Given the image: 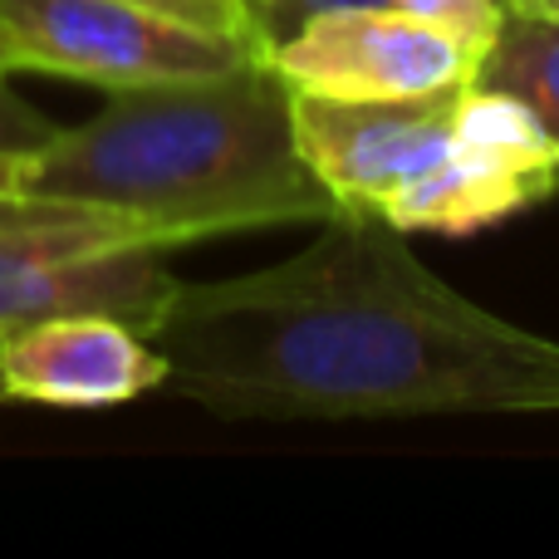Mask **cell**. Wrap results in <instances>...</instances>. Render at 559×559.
I'll return each instance as SVG.
<instances>
[{"label": "cell", "mask_w": 559, "mask_h": 559, "mask_svg": "<svg viewBox=\"0 0 559 559\" xmlns=\"http://www.w3.org/2000/svg\"><path fill=\"white\" fill-rule=\"evenodd\" d=\"M472 84L496 88L521 108H531L535 123L559 147V20L540 15V10L506 5L496 35L476 55Z\"/></svg>", "instance_id": "cell-9"}, {"label": "cell", "mask_w": 559, "mask_h": 559, "mask_svg": "<svg viewBox=\"0 0 559 559\" xmlns=\"http://www.w3.org/2000/svg\"><path fill=\"white\" fill-rule=\"evenodd\" d=\"M462 94L466 84L397 98L289 88L295 147L319 177V187L334 197V206L383 216L388 202L452 147Z\"/></svg>", "instance_id": "cell-6"}, {"label": "cell", "mask_w": 559, "mask_h": 559, "mask_svg": "<svg viewBox=\"0 0 559 559\" xmlns=\"http://www.w3.org/2000/svg\"><path fill=\"white\" fill-rule=\"evenodd\" d=\"M5 79L10 74H0V153L29 157V153H39V147L59 133V123L39 114L35 104H25V98H20Z\"/></svg>", "instance_id": "cell-12"}, {"label": "cell", "mask_w": 559, "mask_h": 559, "mask_svg": "<svg viewBox=\"0 0 559 559\" xmlns=\"http://www.w3.org/2000/svg\"><path fill=\"white\" fill-rule=\"evenodd\" d=\"M481 45L397 5L329 10L265 55L289 88L348 98H397L472 84Z\"/></svg>", "instance_id": "cell-7"}, {"label": "cell", "mask_w": 559, "mask_h": 559, "mask_svg": "<svg viewBox=\"0 0 559 559\" xmlns=\"http://www.w3.org/2000/svg\"><path fill=\"white\" fill-rule=\"evenodd\" d=\"M393 5L413 10V15H423V20H437V25H447V29H462V35L476 39L481 49L506 15V0H393Z\"/></svg>", "instance_id": "cell-11"}, {"label": "cell", "mask_w": 559, "mask_h": 559, "mask_svg": "<svg viewBox=\"0 0 559 559\" xmlns=\"http://www.w3.org/2000/svg\"><path fill=\"white\" fill-rule=\"evenodd\" d=\"M167 251L153 226L118 212L0 231V329L49 314H114L147 334L177 295Z\"/></svg>", "instance_id": "cell-4"}, {"label": "cell", "mask_w": 559, "mask_h": 559, "mask_svg": "<svg viewBox=\"0 0 559 559\" xmlns=\"http://www.w3.org/2000/svg\"><path fill=\"white\" fill-rule=\"evenodd\" d=\"M0 74H20V64H15V39H10L5 20H0Z\"/></svg>", "instance_id": "cell-16"}, {"label": "cell", "mask_w": 559, "mask_h": 559, "mask_svg": "<svg viewBox=\"0 0 559 559\" xmlns=\"http://www.w3.org/2000/svg\"><path fill=\"white\" fill-rule=\"evenodd\" d=\"M98 216L94 206H69V202H45V197L25 192H0V231H35V226H69Z\"/></svg>", "instance_id": "cell-13"}, {"label": "cell", "mask_w": 559, "mask_h": 559, "mask_svg": "<svg viewBox=\"0 0 559 559\" xmlns=\"http://www.w3.org/2000/svg\"><path fill=\"white\" fill-rule=\"evenodd\" d=\"M147 338L167 358L163 388L216 417L559 413V338L466 299L403 226L358 206H334L275 265L177 280Z\"/></svg>", "instance_id": "cell-1"}, {"label": "cell", "mask_w": 559, "mask_h": 559, "mask_svg": "<svg viewBox=\"0 0 559 559\" xmlns=\"http://www.w3.org/2000/svg\"><path fill=\"white\" fill-rule=\"evenodd\" d=\"M559 192V147L531 108L496 88L466 84L456 138L423 177L388 202V222L413 231L466 236Z\"/></svg>", "instance_id": "cell-5"}, {"label": "cell", "mask_w": 559, "mask_h": 559, "mask_svg": "<svg viewBox=\"0 0 559 559\" xmlns=\"http://www.w3.org/2000/svg\"><path fill=\"white\" fill-rule=\"evenodd\" d=\"M506 5H515V10H540V15H555V20H559V0H506Z\"/></svg>", "instance_id": "cell-17"}, {"label": "cell", "mask_w": 559, "mask_h": 559, "mask_svg": "<svg viewBox=\"0 0 559 559\" xmlns=\"http://www.w3.org/2000/svg\"><path fill=\"white\" fill-rule=\"evenodd\" d=\"M364 5H393V0H246V10H251V35H255L261 55H271L280 39H289L299 25L329 15V10H364Z\"/></svg>", "instance_id": "cell-10"}, {"label": "cell", "mask_w": 559, "mask_h": 559, "mask_svg": "<svg viewBox=\"0 0 559 559\" xmlns=\"http://www.w3.org/2000/svg\"><path fill=\"white\" fill-rule=\"evenodd\" d=\"M0 383L10 403L118 407L167 383V358L114 314H49L0 329Z\"/></svg>", "instance_id": "cell-8"}, {"label": "cell", "mask_w": 559, "mask_h": 559, "mask_svg": "<svg viewBox=\"0 0 559 559\" xmlns=\"http://www.w3.org/2000/svg\"><path fill=\"white\" fill-rule=\"evenodd\" d=\"M153 10H167L177 20H192V25H206V29H222V35H236V39H251V10L246 0H143ZM265 59V55H261Z\"/></svg>", "instance_id": "cell-14"}, {"label": "cell", "mask_w": 559, "mask_h": 559, "mask_svg": "<svg viewBox=\"0 0 559 559\" xmlns=\"http://www.w3.org/2000/svg\"><path fill=\"white\" fill-rule=\"evenodd\" d=\"M15 64L94 88L212 79L261 59L251 39L177 20L143 0H0Z\"/></svg>", "instance_id": "cell-3"}, {"label": "cell", "mask_w": 559, "mask_h": 559, "mask_svg": "<svg viewBox=\"0 0 559 559\" xmlns=\"http://www.w3.org/2000/svg\"><path fill=\"white\" fill-rule=\"evenodd\" d=\"M20 192L147 222L173 251L334 212L295 147L289 84L265 59L212 79L114 88L94 118L25 157Z\"/></svg>", "instance_id": "cell-2"}, {"label": "cell", "mask_w": 559, "mask_h": 559, "mask_svg": "<svg viewBox=\"0 0 559 559\" xmlns=\"http://www.w3.org/2000/svg\"><path fill=\"white\" fill-rule=\"evenodd\" d=\"M0 403H10V397H5V383H0Z\"/></svg>", "instance_id": "cell-18"}, {"label": "cell", "mask_w": 559, "mask_h": 559, "mask_svg": "<svg viewBox=\"0 0 559 559\" xmlns=\"http://www.w3.org/2000/svg\"><path fill=\"white\" fill-rule=\"evenodd\" d=\"M20 173H25V157L0 153V192H20Z\"/></svg>", "instance_id": "cell-15"}]
</instances>
